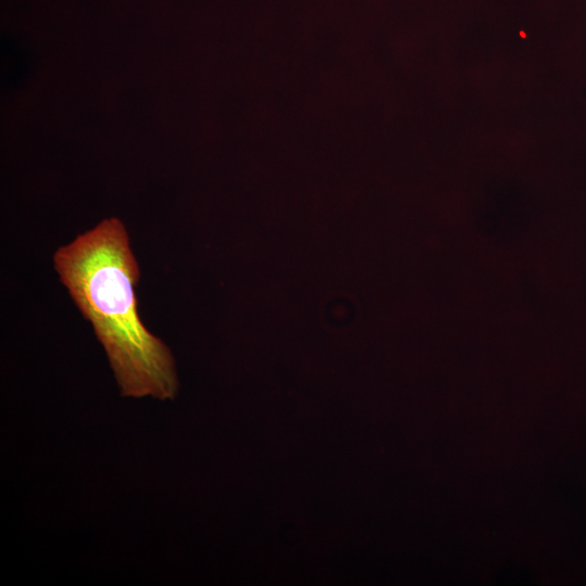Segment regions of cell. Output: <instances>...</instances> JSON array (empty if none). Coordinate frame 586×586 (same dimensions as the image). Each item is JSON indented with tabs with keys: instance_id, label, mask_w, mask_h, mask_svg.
Segmentation results:
<instances>
[{
	"instance_id": "cell-1",
	"label": "cell",
	"mask_w": 586,
	"mask_h": 586,
	"mask_svg": "<svg viewBox=\"0 0 586 586\" xmlns=\"http://www.w3.org/2000/svg\"><path fill=\"white\" fill-rule=\"evenodd\" d=\"M61 282L105 349L123 396L174 399L179 383L170 349L138 314L140 271L117 218L101 221L54 254Z\"/></svg>"
}]
</instances>
